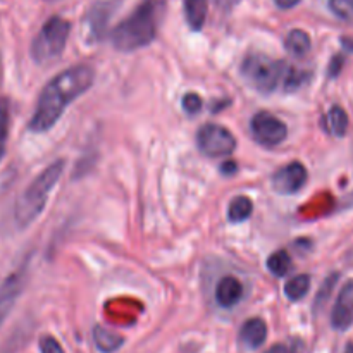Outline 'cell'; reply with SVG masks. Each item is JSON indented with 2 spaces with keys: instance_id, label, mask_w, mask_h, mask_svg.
Masks as SVG:
<instances>
[{
  "instance_id": "obj_1",
  "label": "cell",
  "mask_w": 353,
  "mask_h": 353,
  "mask_svg": "<svg viewBox=\"0 0 353 353\" xmlns=\"http://www.w3.org/2000/svg\"><path fill=\"white\" fill-rule=\"evenodd\" d=\"M95 81V71L90 65L79 64L59 72L41 90L37 109L31 116L30 131L45 133L57 124L69 103L88 92Z\"/></svg>"
},
{
  "instance_id": "obj_2",
  "label": "cell",
  "mask_w": 353,
  "mask_h": 353,
  "mask_svg": "<svg viewBox=\"0 0 353 353\" xmlns=\"http://www.w3.org/2000/svg\"><path fill=\"white\" fill-rule=\"evenodd\" d=\"M165 0H143L130 16L110 33V41L121 52H133L152 43L157 34L159 21Z\"/></svg>"
},
{
  "instance_id": "obj_3",
  "label": "cell",
  "mask_w": 353,
  "mask_h": 353,
  "mask_svg": "<svg viewBox=\"0 0 353 353\" xmlns=\"http://www.w3.org/2000/svg\"><path fill=\"white\" fill-rule=\"evenodd\" d=\"M64 165L65 162L62 159L52 162L21 193L16 202V209H14V219H16L17 226L28 228L43 212L45 203H47L52 190L64 172Z\"/></svg>"
},
{
  "instance_id": "obj_4",
  "label": "cell",
  "mask_w": 353,
  "mask_h": 353,
  "mask_svg": "<svg viewBox=\"0 0 353 353\" xmlns=\"http://www.w3.org/2000/svg\"><path fill=\"white\" fill-rule=\"evenodd\" d=\"M288 68L283 61L268 57L264 54H248L241 62V74L245 81L261 93H271L278 88Z\"/></svg>"
},
{
  "instance_id": "obj_5",
  "label": "cell",
  "mask_w": 353,
  "mask_h": 353,
  "mask_svg": "<svg viewBox=\"0 0 353 353\" xmlns=\"http://www.w3.org/2000/svg\"><path fill=\"white\" fill-rule=\"evenodd\" d=\"M71 24L62 17L54 16L41 26L40 33L31 43V57L37 64H48L61 57L68 43Z\"/></svg>"
},
{
  "instance_id": "obj_6",
  "label": "cell",
  "mask_w": 353,
  "mask_h": 353,
  "mask_svg": "<svg viewBox=\"0 0 353 353\" xmlns=\"http://www.w3.org/2000/svg\"><path fill=\"white\" fill-rule=\"evenodd\" d=\"M196 143H199L200 152L207 157H226L233 154L236 148V138L224 126L205 124L199 130Z\"/></svg>"
},
{
  "instance_id": "obj_7",
  "label": "cell",
  "mask_w": 353,
  "mask_h": 353,
  "mask_svg": "<svg viewBox=\"0 0 353 353\" xmlns=\"http://www.w3.org/2000/svg\"><path fill=\"white\" fill-rule=\"evenodd\" d=\"M250 128L255 141L264 145V147H276V145L283 143L286 137H288L286 124L276 116H272L271 112L255 114Z\"/></svg>"
},
{
  "instance_id": "obj_8",
  "label": "cell",
  "mask_w": 353,
  "mask_h": 353,
  "mask_svg": "<svg viewBox=\"0 0 353 353\" xmlns=\"http://www.w3.org/2000/svg\"><path fill=\"white\" fill-rule=\"evenodd\" d=\"M307 181V169L300 162H292L285 165L272 176V188L281 195H293L299 192Z\"/></svg>"
},
{
  "instance_id": "obj_9",
  "label": "cell",
  "mask_w": 353,
  "mask_h": 353,
  "mask_svg": "<svg viewBox=\"0 0 353 353\" xmlns=\"http://www.w3.org/2000/svg\"><path fill=\"white\" fill-rule=\"evenodd\" d=\"M331 324L338 331L348 330L353 324V281L341 288L331 314Z\"/></svg>"
},
{
  "instance_id": "obj_10",
  "label": "cell",
  "mask_w": 353,
  "mask_h": 353,
  "mask_svg": "<svg viewBox=\"0 0 353 353\" xmlns=\"http://www.w3.org/2000/svg\"><path fill=\"white\" fill-rule=\"evenodd\" d=\"M24 276H26L24 271H16L3 281L2 286H0V324L6 319L7 314L12 309L16 299L21 295V292H23Z\"/></svg>"
},
{
  "instance_id": "obj_11",
  "label": "cell",
  "mask_w": 353,
  "mask_h": 353,
  "mask_svg": "<svg viewBox=\"0 0 353 353\" xmlns=\"http://www.w3.org/2000/svg\"><path fill=\"white\" fill-rule=\"evenodd\" d=\"M243 296V285L238 281L234 276H224L216 288V300L221 307H230L236 305Z\"/></svg>"
},
{
  "instance_id": "obj_12",
  "label": "cell",
  "mask_w": 353,
  "mask_h": 353,
  "mask_svg": "<svg viewBox=\"0 0 353 353\" xmlns=\"http://www.w3.org/2000/svg\"><path fill=\"white\" fill-rule=\"evenodd\" d=\"M265 338H268V326L262 319L254 317V319L247 321L241 327V341L247 345L248 348L255 350L264 345Z\"/></svg>"
},
{
  "instance_id": "obj_13",
  "label": "cell",
  "mask_w": 353,
  "mask_h": 353,
  "mask_svg": "<svg viewBox=\"0 0 353 353\" xmlns=\"http://www.w3.org/2000/svg\"><path fill=\"white\" fill-rule=\"evenodd\" d=\"M117 0H99L93 6L92 12H90V28L95 37H102L105 31L107 21L110 19V14L116 9Z\"/></svg>"
},
{
  "instance_id": "obj_14",
  "label": "cell",
  "mask_w": 353,
  "mask_h": 353,
  "mask_svg": "<svg viewBox=\"0 0 353 353\" xmlns=\"http://www.w3.org/2000/svg\"><path fill=\"white\" fill-rule=\"evenodd\" d=\"M209 0H185V14L190 28L193 31H200L205 24Z\"/></svg>"
},
{
  "instance_id": "obj_15",
  "label": "cell",
  "mask_w": 353,
  "mask_h": 353,
  "mask_svg": "<svg viewBox=\"0 0 353 353\" xmlns=\"http://www.w3.org/2000/svg\"><path fill=\"white\" fill-rule=\"evenodd\" d=\"M93 340H95L97 348L103 353H112L119 350L121 345L124 343V338L119 336L114 331L105 330L103 326H95L93 327Z\"/></svg>"
},
{
  "instance_id": "obj_16",
  "label": "cell",
  "mask_w": 353,
  "mask_h": 353,
  "mask_svg": "<svg viewBox=\"0 0 353 353\" xmlns=\"http://www.w3.org/2000/svg\"><path fill=\"white\" fill-rule=\"evenodd\" d=\"M285 47L295 57H303L312 47V41H310L309 33H305L303 30H292L286 37Z\"/></svg>"
},
{
  "instance_id": "obj_17",
  "label": "cell",
  "mask_w": 353,
  "mask_h": 353,
  "mask_svg": "<svg viewBox=\"0 0 353 353\" xmlns=\"http://www.w3.org/2000/svg\"><path fill=\"white\" fill-rule=\"evenodd\" d=\"M254 212V203L248 196H234L230 203V209H228V217H230L231 223H243Z\"/></svg>"
},
{
  "instance_id": "obj_18",
  "label": "cell",
  "mask_w": 353,
  "mask_h": 353,
  "mask_svg": "<svg viewBox=\"0 0 353 353\" xmlns=\"http://www.w3.org/2000/svg\"><path fill=\"white\" fill-rule=\"evenodd\" d=\"M326 128L331 134H334V137H338V138H341L347 134L348 116L340 105L331 107V110L327 112V117H326Z\"/></svg>"
},
{
  "instance_id": "obj_19",
  "label": "cell",
  "mask_w": 353,
  "mask_h": 353,
  "mask_svg": "<svg viewBox=\"0 0 353 353\" xmlns=\"http://www.w3.org/2000/svg\"><path fill=\"white\" fill-rule=\"evenodd\" d=\"M310 290V276L309 274H299L288 281L285 286V293L292 302L303 299Z\"/></svg>"
},
{
  "instance_id": "obj_20",
  "label": "cell",
  "mask_w": 353,
  "mask_h": 353,
  "mask_svg": "<svg viewBox=\"0 0 353 353\" xmlns=\"http://www.w3.org/2000/svg\"><path fill=\"white\" fill-rule=\"evenodd\" d=\"M268 269L278 278H283L290 272L292 269V259H290L288 252L286 250H278L268 259Z\"/></svg>"
},
{
  "instance_id": "obj_21",
  "label": "cell",
  "mask_w": 353,
  "mask_h": 353,
  "mask_svg": "<svg viewBox=\"0 0 353 353\" xmlns=\"http://www.w3.org/2000/svg\"><path fill=\"white\" fill-rule=\"evenodd\" d=\"M7 137H9V105L6 100H0V161L6 155Z\"/></svg>"
},
{
  "instance_id": "obj_22",
  "label": "cell",
  "mask_w": 353,
  "mask_h": 353,
  "mask_svg": "<svg viewBox=\"0 0 353 353\" xmlns=\"http://www.w3.org/2000/svg\"><path fill=\"white\" fill-rule=\"evenodd\" d=\"M305 78H309L307 72L299 71V69L295 68H288L285 76V90L286 92H295V90L300 88V85L305 81Z\"/></svg>"
},
{
  "instance_id": "obj_23",
  "label": "cell",
  "mask_w": 353,
  "mask_h": 353,
  "mask_svg": "<svg viewBox=\"0 0 353 353\" xmlns=\"http://www.w3.org/2000/svg\"><path fill=\"white\" fill-rule=\"evenodd\" d=\"M330 7L340 19L353 21V0H330Z\"/></svg>"
},
{
  "instance_id": "obj_24",
  "label": "cell",
  "mask_w": 353,
  "mask_h": 353,
  "mask_svg": "<svg viewBox=\"0 0 353 353\" xmlns=\"http://www.w3.org/2000/svg\"><path fill=\"white\" fill-rule=\"evenodd\" d=\"M338 279H340V276H338V274H331L330 278H327L326 281H324L323 288H321L319 295H317V300H316V307H317V309H319V307L323 305V303H326V300L330 299L331 292H333V288H334V285H336Z\"/></svg>"
},
{
  "instance_id": "obj_25",
  "label": "cell",
  "mask_w": 353,
  "mask_h": 353,
  "mask_svg": "<svg viewBox=\"0 0 353 353\" xmlns=\"http://www.w3.org/2000/svg\"><path fill=\"white\" fill-rule=\"evenodd\" d=\"M202 107H203V102L202 99H200L199 93H186V95L183 97V109H185L188 114L200 112Z\"/></svg>"
},
{
  "instance_id": "obj_26",
  "label": "cell",
  "mask_w": 353,
  "mask_h": 353,
  "mask_svg": "<svg viewBox=\"0 0 353 353\" xmlns=\"http://www.w3.org/2000/svg\"><path fill=\"white\" fill-rule=\"evenodd\" d=\"M40 352L41 353H64L61 343L52 336H41L40 338Z\"/></svg>"
},
{
  "instance_id": "obj_27",
  "label": "cell",
  "mask_w": 353,
  "mask_h": 353,
  "mask_svg": "<svg viewBox=\"0 0 353 353\" xmlns=\"http://www.w3.org/2000/svg\"><path fill=\"white\" fill-rule=\"evenodd\" d=\"M341 68H343V57L341 55H336V57H333V61H331V65H330V76H338L340 74Z\"/></svg>"
},
{
  "instance_id": "obj_28",
  "label": "cell",
  "mask_w": 353,
  "mask_h": 353,
  "mask_svg": "<svg viewBox=\"0 0 353 353\" xmlns=\"http://www.w3.org/2000/svg\"><path fill=\"white\" fill-rule=\"evenodd\" d=\"M236 169H238V165H236V162L234 161H226L223 164V168H221V171L224 172V174H234V172H236Z\"/></svg>"
},
{
  "instance_id": "obj_29",
  "label": "cell",
  "mask_w": 353,
  "mask_h": 353,
  "mask_svg": "<svg viewBox=\"0 0 353 353\" xmlns=\"http://www.w3.org/2000/svg\"><path fill=\"white\" fill-rule=\"evenodd\" d=\"M299 2L300 0H276V6H278L279 9H292V7H295Z\"/></svg>"
},
{
  "instance_id": "obj_30",
  "label": "cell",
  "mask_w": 353,
  "mask_h": 353,
  "mask_svg": "<svg viewBox=\"0 0 353 353\" xmlns=\"http://www.w3.org/2000/svg\"><path fill=\"white\" fill-rule=\"evenodd\" d=\"M238 2H240V0H216V3L221 9H231V7L236 6Z\"/></svg>"
},
{
  "instance_id": "obj_31",
  "label": "cell",
  "mask_w": 353,
  "mask_h": 353,
  "mask_svg": "<svg viewBox=\"0 0 353 353\" xmlns=\"http://www.w3.org/2000/svg\"><path fill=\"white\" fill-rule=\"evenodd\" d=\"M265 353H292V352H290L285 345H276V347H272L271 350H268Z\"/></svg>"
},
{
  "instance_id": "obj_32",
  "label": "cell",
  "mask_w": 353,
  "mask_h": 353,
  "mask_svg": "<svg viewBox=\"0 0 353 353\" xmlns=\"http://www.w3.org/2000/svg\"><path fill=\"white\" fill-rule=\"evenodd\" d=\"M341 43H343V47H347L348 50H353V41L348 40V38H343V40H341Z\"/></svg>"
},
{
  "instance_id": "obj_33",
  "label": "cell",
  "mask_w": 353,
  "mask_h": 353,
  "mask_svg": "<svg viewBox=\"0 0 353 353\" xmlns=\"http://www.w3.org/2000/svg\"><path fill=\"white\" fill-rule=\"evenodd\" d=\"M345 353H353V343H350L347 347V350H345Z\"/></svg>"
},
{
  "instance_id": "obj_34",
  "label": "cell",
  "mask_w": 353,
  "mask_h": 353,
  "mask_svg": "<svg viewBox=\"0 0 353 353\" xmlns=\"http://www.w3.org/2000/svg\"><path fill=\"white\" fill-rule=\"evenodd\" d=\"M45 2H54V0H45Z\"/></svg>"
},
{
  "instance_id": "obj_35",
  "label": "cell",
  "mask_w": 353,
  "mask_h": 353,
  "mask_svg": "<svg viewBox=\"0 0 353 353\" xmlns=\"http://www.w3.org/2000/svg\"><path fill=\"white\" fill-rule=\"evenodd\" d=\"M0 76H2V68H0Z\"/></svg>"
}]
</instances>
